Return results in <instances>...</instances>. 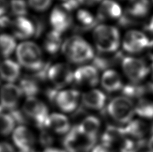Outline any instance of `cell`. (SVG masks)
Segmentation results:
<instances>
[{
  "mask_svg": "<svg viewBox=\"0 0 153 152\" xmlns=\"http://www.w3.org/2000/svg\"><path fill=\"white\" fill-rule=\"evenodd\" d=\"M9 8V4L7 0H0V18L4 16Z\"/></svg>",
  "mask_w": 153,
  "mask_h": 152,
  "instance_id": "74e56055",
  "label": "cell"
},
{
  "mask_svg": "<svg viewBox=\"0 0 153 152\" xmlns=\"http://www.w3.org/2000/svg\"><path fill=\"white\" fill-rule=\"evenodd\" d=\"M106 96L98 89H92L83 93L82 103L85 107L92 110H101L104 107Z\"/></svg>",
  "mask_w": 153,
  "mask_h": 152,
  "instance_id": "e0dca14e",
  "label": "cell"
},
{
  "mask_svg": "<svg viewBox=\"0 0 153 152\" xmlns=\"http://www.w3.org/2000/svg\"><path fill=\"white\" fill-rule=\"evenodd\" d=\"M92 152H114V151L113 148L102 143V144L98 145L94 148Z\"/></svg>",
  "mask_w": 153,
  "mask_h": 152,
  "instance_id": "d590c367",
  "label": "cell"
},
{
  "mask_svg": "<svg viewBox=\"0 0 153 152\" xmlns=\"http://www.w3.org/2000/svg\"><path fill=\"white\" fill-rule=\"evenodd\" d=\"M150 8L149 0H134L126 13L134 18H141L147 15Z\"/></svg>",
  "mask_w": 153,
  "mask_h": 152,
  "instance_id": "d4e9b609",
  "label": "cell"
},
{
  "mask_svg": "<svg viewBox=\"0 0 153 152\" xmlns=\"http://www.w3.org/2000/svg\"><path fill=\"white\" fill-rule=\"evenodd\" d=\"M102 87L109 93H113L122 89V83L118 73L114 70H105L101 78Z\"/></svg>",
  "mask_w": 153,
  "mask_h": 152,
  "instance_id": "ffe728a7",
  "label": "cell"
},
{
  "mask_svg": "<svg viewBox=\"0 0 153 152\" xmlns=\"http://www.w3.org/2000/svg\"><path fill=\"white\" fill-rule=\"evenodd\" d=\"M16 41L15 38L10 34H0V55L9 57L16 50Z\"/></svg>",
  "mask_w": 153,
  "mask_h": 152,
  "instance_id": "484cf974",
  "label": "cell"
},
{
  "mask_svg": "<svg viewBox=\"0 0 153 152\" xmlns=\"http://www.w3.org/2000/svg\"><path fill=\"white\" fill-rule=\"evenodd\" d=\"M122 15L121 7L113 0H103L97 12V20L103 21L120 19Z\"/></svg>",
  "mask_w": 153,
  "mask_h": 152,
  "instance_id": "2e32d148",
  "label": "cell"
},
{
  "mask_svg": "<svg viewBox=\"0 0 153 152\" xmlns=\"http://www.w3.org/2000/svg\"><path fill=\"white\" fill-rule=\"evenodd\" d=\"M146 29L148 30L149 32L153 33V18L151 19V21H150L149 24L146 26Z\"/></svg>",
  "mask_w": 153,
  "mask_h": 152,
  "instance_id": "7bdbcfd3",
  "label": "cell"
},
{
  "mask_svg": "<svg viewBox=\"0 0 153 152\" xmlns=\"http://www.w3.org/2000/svg\"><path fill=\"white\" fill-rule=\"evenodd\" d=\"M96 141L84 134L76 125L67 133L62 143L67 152H89Z\"/></svg>",
  "mask_w": 153,
  "mask_h": 152,
  "instance_id": "277c9868",
  "label": "cell"
},
{
  "mask_svg": "<svg viewBox=\"0 0 153 152\" xmlns=\"http://www.w3.org/2000/svg\"><path fill=\"white\" fill-rule=\"evenodd\" d=\"M122 93L126 97L139 98L146 93L145 85H140L137 83L128 84L122 87Z\"/></svg>",
  "mask_w": 153,
  "mask_h": 152,
  "instance_id": "f1b7e54d",
  "label": "cell"
},
{
  "mask_svg": "<svg viewBox=\"0 0 153 152\" xmlns=\"http://www.w3.org/2000/svg\"><path fill=\"white\" fill-rule=\"evenodd\" d=\"M62 51L70 62L74 64H83L94 58V49L83 38L74 36L62 44Z\"/></svg>",
  "mask_w": 153,
  "mask_h": 152,
  "instance_id": "6da1fadb",
  "label": "cell"
},
{
  "mask_svg": "<svg viewBox=\"0 0 153 152\" xmlns=\"http://www.w3.org/2000/svg\"><path fill=\"white\" fill-rule=\"evenodd\" d=\"M19 86L22 91L23 94H25L28 97H34L39 92V87L37 83L31 78H23Z\"/></svg>",
  "mask_w": 153,
  "mask_h": 152,
  "instance_id": "f546056e",
  "label": "cell"
},
{
  "mask_svg": "<svg viewBox=\"0 0 153 152\" xmlns=\"http://www.w3.org/2000/svg\"><path fill=\"white\" fill-rule=\"evenodd\" d=\"M13 37L19 40H27L34 36L36 32L33 21L26 17H17L11 23Z\"/></svg>",
  "mask_w": 153,
  "mask_h": 152,
  "instance_id": "5bb4252c",
  "label": "cell"
},
{
  "mask_svg": "<svg viewBox=\"0 0 153 152\" xmlns=\"http://www.w3.org/2000/svg\"><path fill=\"white\" fill-rule=\"evenodd\" d=\"M93 38L97 49L102 53H113L120 46V33L114 26L101 24L94 28Z\"/></svg>",
  "mask_w": 153,
  "mask_h": 152,
  "instance_id": "3957f363",
  "label": "cell"
},
{
  "mask_svg": "<svg viewBox=\"0 0 153 152\" xmlns=\"http://www.w3.org/2000/svg\"><path fill=\"white\" fill-rule=\"evenodd\" d=\"M126 136L123 127L109 126L103 134L102 143L113 148V145Z\"/></svg>",
  "mask_w": 153,
  "mask_h": 152,
  "instance_id": "603a6c76",
  "label": "cell"
},
{
  "mask_svg": "<svg viewBox=\"0 0 153 152\" xmlns=\"http://www.w3.org/2000/svg\"><path fill=\"white\" fill-rule=\"evenodd\" d=\"M0 152H16L13 146L7 142L0 143Z\"/></svg>",
  "mask_w": 153,
  "mask_h": 152,
  "instance_id": "8d00e7d4",
  "label": "cell"
},
{
  "mask_svg": "<svg viewBox=\"0 0 153 152\" xmlns=\"http://www.w3.org/2000/svg\"><path fill=\"white\" fill-rule=\"evenodd\" d=\"M21 152H36L34 150H29V151H21Z\"/></svg>",
  "mask_w": 153,
  "mask_h": 152,
  "instance_id": "ee69618b",
  "label": "cell"
},
{
  "mask_svg": "<svg viewBox=\"0 0 153 152\" xmlns=\"http://www.w3.org/2000/svg\"><path fill=\"white\" fill-rule=\"evenodd\" d=\"M16 121L10 114L0 111V134L8 135L14 129Z\"/></svg>",
  "mask_w": 153,
  "mask_h": 152,
  "instance_id": "83f0119b",
  "label": "cell"
},
{
  "mask_svg": "<svg viewBox=\"0 0 153 152\" xmlns=\"http://www.w3.org/2000/svg\"><path fill=\"white\" fill-rule=\"evenodd\" d=\"M122 68L125 75L134 83L143 80L149 72V69L145 62L133 57L123 58Z\"/></svg>",
  "mask_w": 153,
  "mask_h": 152,
  "instance_id": "ba28073f",
  "label": "cell"
},
{
  "mask_svg": "<svg viewBox=\"0 0 153 152\" xmlns=\"http://www.w3.org/2000/svg\"><path fill=\"white\" fill-rule=\"evenodd\" d=\"M108 112L111 118L121 123H130L135 113L132 101L126 97H115L109 103Z\"/></svg>",
  "mask_w": 153,
  "mask_h": 152,
  "instance_id": "5b68a950",
  "label": "cell"
},
{
  "mask_svg": "<svg viewBox=\"0 0 153 152\" xmlns=\"http://www.w3.org/2000/svg\"><path fill=\"white\" fill-rule=\"evenodd\" d=\"M78 126L84 134L93 139H97L101 127V122L97 117L94 115L87 117Z\"/></svg>",
  "mask_w": 153,
  "mask_h": 152,
  "instance_id": "44dd1931",
  "label": "cell"
},
{
  "mask_svg": "<svg viewBox=\"0 0 153 152\" xmlns=\"http://www.w3.org/2000/svg\"><path fill=\"white\" fill-rule=\"evenodd\" d=\"M152 78H153V64L152 65Z\"/></svg>",
  "mask_w": 153,
  "mask_h": 152,
  "instance_id": "bcb514c9",
  "label": "cell"
},
{
  "mask_svg": "<svg viewBox=\"0 0 153 152\" xmlns=\"http://www.w3.org/2000/svg\"><path fill=\"white\" fill-rule=\"evenodd\" d=\"M13 143L22 151L31 150L35 143V137L31 130L24 125L18 127L13 133Z\"/></svg>",
  "mask_w": 153,
  "mask_h": 152,
  "instance_id": "9a60e30c",
  "label": "cell"
},
{
  "mask_svg": "<svg viewBox=\"0 0 153 152\" xmlns=\"http://www.w3.org/2000/svg\"><path fill=\"white\" fill-rule=\"evenodd\" d=\"M49 19L53 30L61 34L66 32L71 26L72 18L70 12L62 5L54 8Z\"/></svg>",
  "mask_w": 153,
  "mask_h": 152,
  "instance_id": "7c38bea8",
  "label": "cell"
},
{
  "mask_svg": "<svg viewBox=\"0 0 153 152\" xmlns=\"http://www.w3.org/2000/svg\"><path fill=\"white\" fill-rule=\"evenodd\" d=\"M151 42L145 35L138 31H130L126 34L123 48L131 53H137L149 47Z\"/></svg>",
  "mask_w": 153,
  "mask_h": 152,
  "instance_id": "4fadbf2b",
  "label": "cell"
},
{
  "mask_svg": "<svg viewBox=\"0 0 153 152\" xmlns=\"http://www.w3.org/2000/svg\"><path fill=\"white\" fill-rule=\"evenodd\" d=\"M148 148H149V150L150 151L153 152V135H152L151 139H150L149 141Z\"/></svg>",
  "mask_w": 153,
  "mask_h": 152,
  "instance_id": "b9f144b4",
  "label": "cell"
},
{
  "mask_svg": "<svg viewBox=\"0 0 153 152\" xmlns=\"http://www.w3.org/2000/svg\"><path fill=\"white\" fill-rule=\"evenodd\" d=\"M53 0H28V4L36 12H45L51 5Z\"/></svg>",
  "mask_w": 153,
  "mask_h": 152,
  "instance_id": "836d02e7",
  "label": "cell"
},
{
  "mask_svg": "<svg viewBox=\"0 0 153 152\" xmlns=\"http://www.w3.org/2000/svg\"><path fill=\"white\" fill-rule=\"evenodd\" d=\"M43 152H67L66 151L61 150L59 148H47Z\"/></svg>",
  "mask_w": 153,
  "mask_h": 152,
  "instance_id": "ab89813d",
  "label": "cell"
},
{
  "mask_svg": "<svg viewBox=\"0 0 153 152\" xmlns=\"http://www.w3.org/2000/svg\"><path fill=\"white\" fill-rule=\"evenodd\" d=\"M76 20L85 28H90L96 24V19L91 12L86 10H79L76 13Z\"/></svg>",
  "mask_w": 153,
  "mask_h": 152,
  "instance_id": "4dcf8cb0",
  "label": "cell"
},
{
  "mask_svg": "<svg viewBox=\"0 0 153 152\" xmlns=\"http://www.w3.org/2000/svg\"><path fill=\"white\" fill-rule=\"evenodd\" d=\"M62 44L61 34L53 30L46 34L44 41V47L47 52L54 54L61 50Z\"/></svg>",
  "mask_w": 153,
  "mask_h": 152,
  "instance_id": "7402d4cb",
  "label": "cell"
},
{
  "mask_svg": "<svg viewBox=\"0 0 153 152\" xmlns=\"http://www.w3.org/2000/svg\"><path fill=\"white\" fill-rule=\"evenodd\" d=\"M102 0H79V4L87 5V6H92V5L98 4Z\"/></svg>",
  "mask_w": 153,
  "mask_h": 152,
  "instance_id": "f35d334b",
  "label": "cell"
},
{
  "mask_svg": "<svg viewBox=\"0 0 153 152\" xmlns=\"http://www.w3.org/2000/svg\"><path fill=\"white\" fill-rule=\"evenodd\" d=\"M28 5L24 0H11L9 7L13 14L17 17H26L28 13Z\"/></svg>",
  "mask_w": 153,
  "mask_h": 152,
  "instance_id": "1f68e13d",
  "label": "cell"
},
{
  "mask_svg": "<svg viewBox=\"0 0 153 152\" xmlns=\"http://www.w3.org/2000/svg\"><path fill=\"white\" fill-rule=\"evenodd\" d=\"M40 142L41 145L45 147H48L53 144L54 138L49 133L43 130L40 136Z\"/></svg>",
  "mask_w": 153,
  "mask_h": 152,
  "instance_id": "e575fe53",
  "label": "cell"
},
{
  "mask_svg": "<svg viewBox=\"0 0 153 152\" xmlns=\"http://www.w3.org/2000/svg\"><path fill=\"white\" fill-rule=\"evenodd\" d=\"M73 75L69 65L65 63H56L48 68L47 77L56 89H62L73 81Z\"/></svg>",
  "mask_w": 153,
  "mask_h": 152,
  "instance_id": "52a82bcc",
  "label": "cell"
},
{
  "mask_svg": "<svg viewBox=\"0 0 153 152\" xmlns=\"http://www.w3.org/2000/svg\"><path fill=\"white\" fill-rule=\"evenodd\" d=\"M98 70L93 65H84L74 72L73 80L76 85L86 87H94L99 83Z\"/></svg>",
  "mask_w": 153,
  "mask_h": 152,
  "instance_id": "8fae6325",
  "label": "cell"
},
{
  "mask_svg": "<svg viewBox=\"0 0 153 152\" xmlns=\"http://www.w3.org/2000/svg\"><path fill=\"white\" fill-rule=\"evenodd\" d=\"M80 93L75 89H65L57 92L54 101L60 110L65 113H71L78 107Z\"/></svg>",
  "mask_w": 153,
  "mask_h": 152,
  "instance_id": "30bf717a",
  "label": "cell"
},
{
  "mask_svg": "<svg viewBox=\"0 0 153 152\" xmlns=\"http://www.w3.org/2000/svg\"><path fill=\"white\" fill-rule=\"evenodd\" d=\"M22 96L20 86L13 83L5 84L0 89V107L10 111L15 110Z\"/></svg>",
  "mask_w": 153,
  "mask_h": 152,
  "instance_id": "9c48e42d",
  "label": "cell"
},
{
  "mask_svg": "<svg viewBox=\"0 0 153 152\" xmlns=\"http://www.w3.org/2000/svg\"><path fill=\"white\" fill-rule=\"evenodd\" d=\"M144 144V141L142 139L136 142L129 139H126L122 143L120 152H138Z\"/></svg>",
  "mask_w": 153,
  "mask_h": 152,
  "instance_id": "d6a6232c",
  "label": "cell"
},
{
  "mask_svg": "<svg viewBox=\"0 0 153 152\" xmlns=\"http://www.w3.org/2000/svg\"><path fill=\"white\" fill-rule=\"evenodd\" d=\"M20 73V65L12 60L6 59L0 63V78L7 83L16 82Z\"/></svg>",
  "mask_w": 153,
  "mask_h": 152,
  "instance_id": "d6986e66",
  "label": "cell"
},
{
  "mask_svg": "<svg viewBox=\"0 0 153 152\" xmlns=\"http://www.w3.org/2000/svg\"><path fill=\"white\" fill-rule=\"evenodd\" d=\"M46 128L50 129L57 134H67L71 128L69 119L61 113H54L49 115Z\"/></svg>",
  "mask_w": 153,
  "mask_h": 152,
  "instance_id": "ac0fdd59",
  "label": "cell"
},
{
  "mask_svg": "<svg viewBox=\"0 0 153 152\" xmlns=\"http://www.w3.org/2000/svg\"><path fill=\"white\" fill-rule=\"evenodd\" d=\"M123 128H124L126 136L129 135V136L138 138V139L143 138L144 135L146 134L147 129H148L146 124L140 120L131 121L126 127H123Z\"/></svg>",
  "mask_w": 153,
  "mask_h": 152,
  "instance_id": "cb8c5ba5",
  "label": "cell"
},
{
  "mask_svg": "<svg viewBox=\"0 0 153 152\" xmlns=\"http://www.w3.org/2000/svg\"><path fill=\"white\" fill-rule=\"evenodd\" d=\"M149 55L150 58H151L153 62V40L151 41L150 44L149 46Z\"/></svg>",
  "mask_w": 153,
  "mask_h": 152,
  "instance_id": "60d3db41",
  "label": "cell"
},
{
  "mask_svg": "<svg viewBox=\"0 0 153 152\" xmlns=\"http://www.w3.org/2000/svg\"><path fill=\"white\" fill-rule=\"evenodd\" d=\"M23 112L34 121L38 128H46V121L49 117L48 109L46 105L35 97H27L23 105Z\"/></svg>",
  "mask_w": 153,
  "mask_h": 152,
  "instance_id": "8992f818",
  "label": "cell"
},
{
  "mask_svg": "<svg viewBox=\"0 0 153 152\" xmlns=\"http://www.w3.org/2000/svg\"><path fill=\"white\" fill-rule=\"evenodd\" d=\"M135 113L142 117L153 118V102L145 99H140L135 107Z\"/></svg>",
  "mask_w": 153,
  "mask_h": 152,
  "instance_id": "4316f807",
  "label": "cell"
},
{
  "mask_svg": "<svg viewBox=\"0 0 153 152\" xmlns=\"http://www.w3.org/2000/svg\"><path fill=\"white\" fill-rule=\"evenodd\" d=\"M151 133H152V134H153V123L152 124V125H151Z\"/></svg>",
  "mask_w": 153,
  "mask_h": 152,
  "instance_id": "f6af8a7d",
  "label": "cell"
},
{
  "mask_svg": "<svg viewBox=\"0 0 153 152\" xmlns=\"http://www.w3.org/2000/svg\"><path fill=\"white\" fill-rule=\"evenodd\" d=\"M60 1H62V3H64V2L66 1L67 0H60Z\"/></svg>",
  "mask_w": 153,
  "mask_h": 152,
  "instance_id": "7dc6e473",
  "label": "cell"
},
{
  "mask_svg": "<svg viewBox=\"0 0 153 152\" xmlns=\"http://www.w3.org/2000/svg\"><path fill=\"white\" fill-rule=\"evenodd\" d=\"M16 57L21 66L30 70H40L43 68V56L40 47L33 42L20 43L16 50Z\"/></svg>",
  "mask_w": 153,
  "mask_h": 152,
  "instance_id": "7a4b0ae2",
  "label": "cell"
}]
</instances>
